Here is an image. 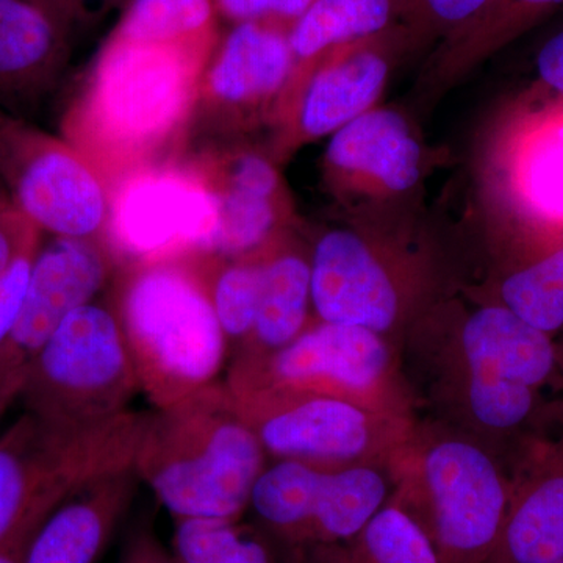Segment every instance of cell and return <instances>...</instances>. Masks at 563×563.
<instances>
[{"label": "cell", "mask_w": 563, "mask_h": 563, "mask_svg": "<svg viewBox=\"0 0 563 563\" xmlns=\"http://www.w3.org/2000/svg\"><path fill=\"white\" fill-rule=\"evenodd\" d=\"M263 463L228 384L214 383L147 413L133 468L176 520L236 521Z\"/></svg>", "instance_id": "obj_1"}, {"label": "cell", "mask_w": 563, "mask_h": 563, "mask_svg": "<svg viewBox=\"0 0 563 563\" xmlns=\"http://www.w3.org/2000/svg\"><path fill=\"white\" fill-rule=\"evenodd\" d=\"M140 390L155 409L217 383L228 339L196 255L136 263L114 307Z\"/></svg>", "instance_id": "obj_2"}, {"label": "cell", "mask_w": 563, "mask_h": 563, "mask_svg": "<svg viewBox=\"0 0 563 563\" xmlns=\"http://www.w3.org/2000/svg\"><path fill=\"white\" fill-rule=\"evenodd\" d=\"M209 46L146 43L111 35L73 124L106 154H144L191 109Z\"/></svg>", "instance_id": "obj_3"}, {"label": "cell", "mask_w": 563, "mask_h": 563, "mask_svg": "<svg viewBox=\"0 0 563 563\" xmlns=\"http://www.w3.org/2000/svg\"><path fill=\"white\" fill-rule=\"evenodd\" d=\"M146 420L132 410L84 428L18 418L0 435V543L80 484L133 468Z\"/></svg>", "instance_id": "obj_4"}, {"label": "cell", "mask_w": 563, "mask_h": 563, "mask_svg": "<svg viewBox=\"0 0 563 563\" xmlns=\"http://www.w3.org/2000/svg\"><path fill=\"white\" fill-rule=\"evenodd\" d=\"M140 390L117 312L92 301L69 314L25 373V412L52 426L84 428L124 413Z\"/></svg>", "instance_id": "obj_5"}, {"label": "cell", "mask_w": 563, "mask_h": 563, "mask_svg": "<svg viewBox=\"0 0 563 563\" xmlns=\"http://www.w3.org/2000/svg\"><path fill=\"white\" fill-rule=\"evenodd\" d=\"M0 181L14 209L38 231L95 239L109 220L106 190L84 155L3 110Z\"/></svg>", "instance_id": "obj_6"}, {"label": "cell", "mask_w": 563, "mask_h": 563, "mask_svg": "<svg viewBox=\"0 0 563 563\" xmlns=\"http://www.w3.org/2000/svg\"><path fill=\"white\" fill-rule=\"evenodd\" d=\"M387 484L368 466L329 472L318 463L282 459L263 468L250 506L288 542L350 540L383 509Z\"/></svg>", "instance_id": "obj_7"}, {"label": "cell", "mask_w": 563, "mask_h": 563, "mask_svg": "<svg viewBox=\"0 0 563 563\" xmlns=\"http://www.w3.org/2000/svg\"><path fill=\"white\" fill-rule=\"evenodd\" d=\"M461 344L470 372V409L479 424L515 431L531 420L537 391L558 369L551 336L496 303L466 320Z\"/></svg>", "instance_id": "obj_8"}, {"label": "cell", "mask_w": 563, "mask_h": 563, "mask_svg": "<svg viewBox=\"0 0 563 563\" xmlns=\"http://www.w3.org/2000/svg\"><path fill=\"white\" fill-rule=\"evenodd\" d=\"M390 374L391 352L383 335L321 321L273 354L244 358L231 380L333 396L376 412Z\"/></svg>", "instance_id": "obj_9"}, {"label": "cell", "mask_w": 563, "mask_h": 563, "mask_svg": "<svg viewBox=\"0 0 563 563\" xmlns=\"http://www.w3.org/2000/svg\"><path fill=\"white\" fill-rule=\"evenodd\" d=\"M113 250L136 263L207 257L218 228L213 185L176 169L135 173L122 181L109 211Z\"/></svg>", "instance_id": "obj_10"}, {"label": "cell", "mask_w": 563, "mask_h": 563, "mask_svg": "<svg viewBox=\"0 0 563 563\" xmlns=\"http://www.w3.org/2000/svg\"><path fill=\"white\" fill-rule=\"evenodd\" d=\"M265 453L310 463L355 461L376 448L379 426L366 407L333 396L228 383Z\"/></svg>", "instance_id": "obj_11"}, {"label": "cell", "mask_w": 563, "mask_h": 563, "mask_svg": "<svg viewBox=\"0 0 563 563\" xmlns=\"http://www.w3.org/2000/svg\"><path fill=\"white\" fill-rule=\"evenodd\" d=\"M440 563H483L498 539L512 488L490 455L465 440H443L422 462Z\"/></svg>", "instance_id": "obj_12"}, {"label": "cell", "mask_w": 563, "mask_h": 563, "mask_svg": "<svg viewBox=\"0 0 563 563\" xmlns=\"http://www.w3.org/2000/svg\"><path fill=\"white\" fill-rule=\"evenodd\" d=\"M109 262L92 239H60L38 250L16 324L0 344V388L20 398L29 365L70 313L96 301Z\"/></svg>", "instance_id": "obj_13"}, {"label": "cell", "mask_w": 563, "mask_h": 563, "mask_svg": "<svg viewBox=\"0 0 563 563\" xmlns=\"http://www.w3.org/2000/svg\"><path fill=\"white\" fill-rule=\"evenodd\" d=\"M314 312L322 322L357 325L384 335L401 320L402 292L372 244L358 233H324L310 262Z\"/></svg>", "instance_id": "obj_14"}, {"label": "cell", "mask_w": 563, "mask_h": 563, "mask_svg": "<svg viewBox=\"0 0 563 563\" xmlns=\"http://www.w3.org/2000/svg\"><path fill=\"white\" fill-rule=\"evenodd\" d=\"M74 27L55 0H0V110L33 106L57 84Z\"/></svg>", "instance_id": "obj_15"}, {"label": "cell", "mask_w": 563, "mask_h": 563, "mask_svg": "<svg viewBox=\"0 0 563 563\" xmlns=\"http://www.w3.org/2000/svg\"><path fill=\"white\" fill-rule=\"evenodd\" d=\"M139 481L135 468H125L74 488L32 533L24 563H98L131 507Z\"/></svg>", "instance_id": "obj_16"}, {"label": "cell", "mask_w": 563, "mask_h": 563, "mask_svg": "<svg viewBox=\"0 0 563 563\" xmlns=\"http://www.w3.org/2000/svg\"><path fill=\"white\" fill-rule=\"evenodd\" d=\"M563 559V439L539 444L510 493L498 539L483 563H558Z\"/></svg>", "instance_id": "obj_17"}, {"label": "cell", "mask_w": 563, "mask_h": 563, "mask_svg": "<svg viewBox=\"0 0 563 563\" xmlns=\"http://www.w3.org/2000/svg\"><path fill=\"white\" fill-rule=\"evenodd\" d=\"M320 58L298 107L299 129L309 139L335 133L372 110L390 69L376 36L336 47Z\"/></svg>", "instance_id": "obj_18"}, {"label": "cell", "mask_w": 563, "mask_h": 563, "mask_svg": "<svg viewBox=\"0 0 563 563\" xmlns=\"http://www.w3.org/2000/svg\"><path fill=\"white\" fill-rule=\"evenodd\" d=\"M325 161L336 173L385 192H404L421 174V147L393 110H369L339 129Z\"/></svg>", "instance_id": "obj_19"}, {"label": "cell", "mask_w": 563, "mask_h": 563, "mask_svg": "<svg viewBox=\"0 0 563 563\" xmlns=\"http://www.w3.org/2000/svg\"><path fill=\"white\" fill-rule=\"evenodd\" d=\"M295 63L279 21L239 22L211 62L206 87L224 106H255L285 87Z\"/></svg>", "instance_id": "obj_20"}, {"label": "cell", "mask_w": 563, "mask_h": 563, "mask_svg": "<svg viewBox=\"0 0 563 563\" xmlns=\"http://www.w3.org/2000/svg\"><path fill=\"white\" fill-rule=\"evenodd\" d=\"M310 279V263L295 252L263 258L261 306L247 340L255 344L257 354L251 357L273 354L306 331L312 301Z\"/></svg>", "instance_id": "obj_21"}, {"label": "cell", "mask_w": 563, "mask_h": 563, "mask_svg": "<svg viewBox=\"0 0 563 563\" xmlns=\"http://www.w3.org/2000/svg\"><path fill=\"white\" fill-rule=\"evenodd\" d=\"M395 0H313L292 22L288 41L296 60L373 38L390 24Z\"/></svg>", "instance_id": "obj_22"}, {"label": "cell", "mask_w": 563, "mask_h": 563, "mask_svg": "<svg viewBox=\"0 0 563 563\" xmlns=\"http://www.w3.org/2000/svg\"><path fill=\"white\" fill-rule=\"evenodd\" d=\"M350 540L324 563H440L431 537L399 507H384Z\"/></svg>", "instance_id": "obj_23"}, {"label": "cell", "mask_w": 563, "mask_h": 563, "mask_svg": "<svg viewBox=\"0 0 563 563\" xmlns=\"http://www.w3.org/2000/svg\"><path fill=\"white\" fill-rule=\"evenodd\" d=\"M211 0H131L113 35L146 43L211 47Z\"/></svg>", "instance_id": "obj_24"}, {"label": "cell", "mask_w": 563, "mask_h": 563, "mask_svg": "<svg viewBox=\"0 0 563 563\" xmlns=\"http://www.w3.org/2000/svg\"><path fill=\"white\" fill-rule=\"evenodd\" d=\"M213 188L218 199V228L207 257H252L276 229V198L229 184Z\"/></svg>", "instance_id": "obj_25"}, {"label": "cell", "mask_w": 563, "mask_h": 563, "mask_svg": "<svg viewBox=\"0 0 563 563\" xmlns=\"http://www.w3.org/2000/svg\"><path fill=\"white\" fill-rule=\"evenodd\" d=\"M499 296L501 306L537 331H563V247L510 274Z\"/></svg>", "instance_id": "obj_26"}, {"label": "cell", "mask_w": 563, "mask_h": 563, "mask_svg": "<svg viewBox=\"0 0 563 563\" xmlns=\"http://www.w3.org/2000/svg\"><path fill=\"white\" fill-rule=\"evenodd\" d=\"M211 306L225 339L250 340L261 306L263 258H232L211 269L203 263Z\"/></svg>", "instance_id": "obj_27"}, {"label": "cell", "mask_w": 563, "mask_h": 563, "mask_svg": "<svg viewBox=\"0 0 563 563\" xmlns=\"http://www.w3.org/2000/svg\"><path fill=\"white\" fill-rule=\"evenodd\" d=\"M173 553L180 563H272L265 547L236 521L177 520Z\"/></svg>", "instance_id": "obj_28"}, {"label": "cell", "mask_w": 563, "mask_h": 563, "mask_svg": "<svg viewBox=\"0 0 563 563\" xmlns=\"http://www.w3.org/2000/svg\"><path fill=\"white\" fill-rule=\"evenodd\" d=\"M563 0H492L473 22L459 31V51L488 52L520 35Z\"/></svg>", "instance_id": "obj_29"}, {"label": "cell", "mask_w": 563, "mask_h": 563, "mask_svg": "<svg viewBox=\"0 0 563 563\" xmlns=\"http://www.w3.org/2000/svg\"><path fill=\"white\" fill-rule=\"evenodd\" d=\"M407 3L421 27L459 32L476 20L492 0H407Z\"/></svg>", "instance_id": "obj_30"}, {"label": "cell", "mask_w": 563, "mask_h": 563, "mask_svg": "<svg viewBox=\"0 0 563 563\" xmlns=\"http://www.w3.org/2000/svg\"><path fill=\"white\" fill-rule=\"evenodd\" d=\"M36 252L38 246L29 247L0 274V344L5 342L20 318Z\"/></svg>", "instance_id": "obj_31"}, {"label": "cell", "mask_w": 563, "mask_h": 563, "mask_svg": "<svg viewBox=\"0 0 563 563\" xmlns=\"http://www.w3.org/2000/svg\"><path fill=\"white\" fill-rule=\"evenodd\" d=\"M312 2L313 0H217L222 13L239 22H295Z\"/></svg>", "instance_id": "obj_32"}, {"label": "cell", "mask_w": 563, "mask_h": 563, "mask_svg": "<svg viewBox=\"0 0 563 563\" xmlns=\"http://www.w3.org/2000/svg\"><path fill=\"white\" fill-rule=\"evenodd\" d=\"M33 246H38V229L16 209L0 211V274Z\"/></svg>", "instance_id": "obj_33"}, {"label": "cell", "mask_w": 563, "mask_h": 563, "mask_svg": "<svg viewBox=\"0 0 563 563\" xmlns=\"http://www.w3.org/2000/svg\"><path fill=\"white\" fill-rule=\"evenodd\" d=\"M225 184L272 198H276L280 185L276 169L257 155H243L233 163Z\"/></svg>", "instance_id": "obj_34"}, {"label": "cell", "mask_w": 563, "mask_h": 563, "mask_svg": "<svg viewBox=\"0 0 563 563\" xmlns=\"http://www.w3.org/2000/svg\"><path fill=\"white\" fill-rule=\"evenodd\" d=\"M120 563H180L152 531L151 526H140L122 550Z\"/></svg>", "instance_id": "obj_35"}, {"label": "cell", "mask_w": 563, "mask_h": 563, "mask_svg": "<svg viewBox=\"0 0 563 563\" xmlns=\"http://www.w3.org/2000/svg\"><path fill=\"white\" fill-rule=\"evenodd\" d=\"M537 73L551 90L563 92V31L543 44L537 55Z\"/></svg>", "instance_id": "obj_36"}, {"label": "cell", "mask_w": 563, "mask_h": 563, "mask_svg": "<svg viewBox=\"0 0 563 563\" xmlns=\"http://www.w3.org/2000/svg\"><path fill=\"white\" fill-rule=\"evenodd\" d=\"M47 514L33 515L16 532L11 533L5 542L0 543V563H24L29 540Z\"/></svg>", "instance_id": "obj_37"}, {"label": "cell", "mask_w": 563, "mask_h": 563, "mask_svg": "<svg viewBox=\"0 0 563 563\" xmlns=\"http://www.w3.org/2000/svg\"><path fill=\"white\" fill-rule=\"evenodd\" d=\"M55 2L76 25L79 22H87L90 18L101 16L113 7L131 0H55Z\"/></svg>", "instance_id": "obj_38"}, {"label": "cell", "mask_w": 563, "mask_h": 563, "mask_svg": "<svg viewBox=\"0 0 563 563\" xmlns=\"http://www.w3.org/2000/svg\"><path fill=\"white\" fill-rule=\"evenodd\" d=\"M11 209H14L13 203H11L5 188H3L2 181H0V211H7Z\"/></svg>", "instance_id": "obj_39"}, {"label": "cell", "mask_w": 563, "mask_h": 563, "mask_svg": "<svg viewBox=\"0 0 563 563\" xmlns=\"http://www.w3.org/2000/svg\"><path fill=\"white\" fill-rule=\"evenodd\" d=\"M10 399L3 395L2 388H0V417H2L3 412L10 407Z\"/></svg>", "instance_id": "obj_40"}, {"label": "cell", "mask_w": 563, "mask_h": 563, "mask_svg": "<svg viewBox=\"0 0 563 563\" xmlns=\"http://www.w3.org/2000/svg\"><path fill=\"white\" fill-rule=\"evenodd\" d=\"M558 347V368L561 366L563 369V346H555ZM559 415H561V418L563 420V404H561V410H559Z\"/></svg>", "instance_id": "obj_41"}, {"label": "cell", "mask_w": 563, "mask_h": 563, "mask_svg": "<svg viewBox=\"0 0 563 563\" xmlns=\"http://www.w3.org/2000/svg\"><path fill=\"white\" fill-rule=\"evenodd\" d=\"M558 563H563V559H562V561H559Z\"/></svg>", "instance_id": "obj_42"}]
</instances>
